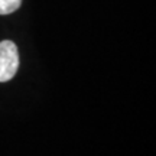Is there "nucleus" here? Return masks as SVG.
<instances>
[{
    "label": "nucleus",
    "instance_id": "nucleus-1",
    "mask_svg": "<svg viewBox=\"0 0 156 156\" xmlns=\"http://www.w3.org/2000/svg\"><path fill=\"white\" fill-rule=\"evenodd\" d=\"M19 68V52L12 41L0 42V83H6L15 77Z\"/></svg>",
    "mask_w": 156,
    "mask_h": 156
},
{
    "label": "nucleus",
    "instance_id": "nucleus-2",
    "mask_svg": "<svg viewBox=\"0 0 156 156\" xmlns=\"http://www.w3.org/2000/svg\"><path fill=\"white\" fill-rule=\"evenodd\" d=\"M22 5V0H0V15H10L17 10Z\"/></svg>",
    "mask_w": 156,
    "mask_h": 156
}]
</instances>
